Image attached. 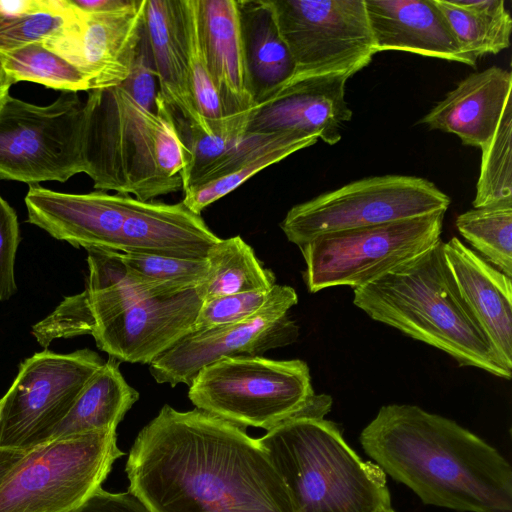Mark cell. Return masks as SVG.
<instances>
[{
  "mask_svg": "<svg viewBox=\"0 0 512 512\" xmlns=\"http://www.w3.org/2000/svg\"><path fill=\"white\" fill-rule=\"evenodd\" d=\"M315 396L305 361L262 356L224 357L208 364L188 391L197 409L266 431L305 412Z\"/></svg>",
  "mask_w": 512,
  "mask_h": 512,
  "instance_id": "obj_6",
  "label": "cell"
},
{
  "mask_svg": "<svg viewBox=\"0 0 512 512\" xmlns=\"http://www.w3.org/2000/svg\"><path fill=\"white\" fill-rule=\"evenodd\" d=\"M512 74L497 66L472 73L437 103L420 123L452 133L467 146L483 148L511 101Z\"/></svg>",
  "mask_w": 512,
  "mask_h": 512,
  "instance_id": "obj_21",
  "label": "cell"
},
{
  "mask_svg": "<svg viewBox=\"0 0 512 512\" xmlns=\"http://www.w3.org/2000/svg\"><path fill=\"white\" fill-rule=\"evenodd\" d=\"M144 31L158 91L167 106L206 133H216L200 114L194 100L178 30L175 0H146Z\"/></svg>",
  "mask_w": 512,
  "mask_h": 512,
  "instance_id": "obj_22",
  "label": "cell"
},
{
  "mask_svg": "<svg viewBox=\"0 0 512 512\" xmlns=\"http://www.w3.org/2000/svg\"><path fill=\"white\" fill-rule=\"evenodd\" d=\"M25 452L26 450L0 448V484Z\"/></svg>",
  "mask_w": 512,
  "mask_h": 512,
  "instance_id": "obj_38",
  "label": "cell"
},
{
  "mask_svg": "<svg viewBox=\"0 0 512 512\" xmlns=\"http://www.w3.org/2000/svg\"><path fill=\"white\" fill-rule=\"evenodd\" d=\"M457 292L487 341L497 364L512 373V283L458 237L443 242Z\"/></svg>",
  "mask_w": 512,
  "mask_h": 512,
  "instance_id": "obj_17",
  "label": "cell"
},
{
  "mask_svg": "<svg viewBox=\"0 0 512 512\" xmlns=\"http://www.w3.org/2000/svg\"><path fill=\"white\" fill-rule=\"evenodd\" d=\"M347 75L293 77L252 110L247 132L278 134L298 132L329 145L341 139V129L351 120L345 99Z\"/></svg>",
  "mask_w": 512,
  "mask_h": 512,
  "instance_id": "obj_15",
  "label": "cell"
},
{
  "mask_svg": "<svg viewBox=\"0 0 512 512\" xmlns=\"http://www.w3.org/2000/svg\"><path fill=\"white\" fill-rule=\"evenodd\" d=\"M456 227L476 253L511 278L512 203L468 210L458 215Z\"/></svg>",
  "mask_w": 512,
  "mask_h": 512,
  "instance_id": "obj_29",
  "label": "cell"
},
{
  "mask_svg": "<svg viewBox=\"0 0 512 512\" xmlns=\"http://www.w3.org/2000/svg\"><path fill=\"white\" fill-rule=\"evenodd\" d=\"M273 288L274 286L267 291H250L203 301L192 332L233 324L253 317L267 304Z\"/></svg>",
  "mask_w": 512,
  "mask_h": 512,
  "instance_id": "obj_33",
  "label": "cell"
},
{
  "mask_svg": "<svg viewBox=\"0 0 512 512\" xmlns=\"http://www.w3.org/2000/svg\"><path fill=\"white\" fill-rule=\"evenodd\" d=\"M82 154L97 190L152 201L183 188L188 155L159 92L154 113L122 85L88 91Z\"/></svg>",
  "mask_w": 512,
  "mask_h": 512,
  "instance_id": "obj_3",
  "label": "cell"
},
{
  "mask_svg": "<svg viewBox=\"0 0 512 512\" xmlns=\"http://www.w3.org/2000/svg\"><path fill=\"white\" fill-rule=\"evenodd\" d=\"M157 76L152 56L143 31L131 71L121 84L130 96L145 109L156 113Z\"/></svg>",
  "mask_w": 512,
  "mask_h": 512,
  "instance_id": "obj_35",
  "label": "cell"
},
{
  "mask_svg": "<svg viewBox=\"0 0 512 512\" xmlns=\"http://www.w3.org/2000/svg\"><path fill=\"white\" fill-rule=\"evenodd\" d=\"M13 84L6 76L1 63H0V106L4 102V100L7 98L10 91V88Z\"/></svg>",
  "mask_w": 512,
  "mask_h": 512,
  "instance_id": "obj_39",
  "label": "cell"
},
{
  "mask_svg": "<svg viewBox=\"0 0 512 512\" xmlns=\"http://www.w3.org/2000/svg\"><path fill=\"white\" fill-rule=\"evenodd\" d=\"M332 398L316 394L302 414L267 431L259 442L285 483L294 512H373L391 504L386 474L363 460L334 422Z\"/></svg>",
  "mask_w": 512,
  "mask_h": 512,
  "instance_id": "obj_4",
  "label": "cell"
},
{
  "mask_svg": "<svg viewBox=\"0 0 512 512\" xmlns=\"http://www.w3.org/2000/svg\"><path fill=\"white\" fill-rule=\"evenodd\" d=\"M317 141L318 139L314 136L297 132L289 133L234 170L203 184L183 189L182 202L192 212L200 215L209 205L234 191L258 172L301 149L314 145Z\"/></svg>",
  "mask_w": 512,
  "mask_h": 512,
  "instance_id": "obj_30",
  "label": "cell"
},
{
  "mask_svg": "<svg viewBox=\"0 0 512 512\" xmlns=\"http://www.w3.org/2000/svg\"><path fill=\"white\" fill-rule=\"evenodd\" d=\"M268 3L293 58V77H351L369 65L377 53L364 0Z\"/></svg>",
  "mask_w": 512,
  "mask_h": 512,
  "instance_id": "obj_11",
  "label": "cell"
},
{
  "mask_svg": "<svg viewBox=\"0 0 512 512\" xmlns=\"http://www.w3.org/2000/svg\"><path fill=\"white\" fill-rule=\"evenodd\" d=\"M298 302L294 288L275 284L267 304L241 322L191 332L149 364L157 383L191 385L198 372L224 357L262 356L295 342L299 327L288 316Z\"/></svg>",
  "mask_w": 512,
  "mask_h": 512,
  "instance_id": "obj_13",
  "label": "cell"
},
{
  "mask_svg": "<svg viewBox=\"0 0 512 512\" xmlns=\"http://www.w3.org/2000/svg\"><path fill=\"white\" fill-rule=\"evenodd\" d=\"M450 198L427 179L363 178L293 206L280 227L297 247L328 233L446 212Z\"/></svg>",
  "mask_w": 512,
  "mask_h": 512,
  "instance_id": "obj_10",
  "label": "cell"
},
{
  "mask_svg": "<svg viewBox=\"0 0 512 512\" xmlns=\"http://www.w3.org/2000/svg\"><path fill=\"white\" fill-rule=\"evenodd\" d=\"M73 512H151L131 491L112 493L102 487Z\"/></svg>",
  "mask_w": 512,
  "mask_h": 512,
  "instance_id": "obj_36",
  "label": "cell"
},
{
  "mask_svg": "<svg viewBox=\"0 0 512 512\" xmlns=\"http://www.w3.org/2000/svg\"><path fill=\"white\" fill-rule=\"evenodd\" d=\"M125 471L151 512H294L259 440L197 408L164 405L135 438Z\"/></svg>",
  "mask_w": 512,
  "mask_h": 512,
  "instance_id": "obj_1",
  "label": "cell"
},
{
  "mask_svg": "<svg viewBox=\"0 0 512 512\" xmlns=\"http://www.w3.org/2000/svg\"><path fill=\"white\" fill-rule=\"evenodd\" d=\"M208 274L196 286L203 301L245 293L267 291L276 284L272 270L264 268L253 249L240 237L220 239L207 256Z\"/></svg>",
  "mask_w": 512,
  "mask_h": 512,
  "instance_id": "obj_26",
  "label": "cell"
},
{
  "mask_svg": "<svg viewBox=\"0 0 512 512\" xmlns=\"http://www.w3.org/2000/svg\"><path fill=\"white\" fill-rule=\"evenodd\" d=\"M480 173L473 207L512 203V103L506 105L496 131L481 148Z\"/></svg>",
  "mask_w": 512,
  "mask_h": 512,
  "instance_id": "obj_31",
  "label": "cell"
},
{
  "mask_svg": "<svg viewBox=\"0 0 512 512\" xmlns=\"http://www.w3.org/2000/svg\"><path fill=\"white\" fill-rule=\"evenodd\" d=\"M462 51L474 61L510 45L512 18L503 0H434Z\"/></svg>",
  "mask_w": 512,
  "mask_h": 512,
  "instance_id": "obj_25",
  "label": "cell"
},
{
  "mask_svg": "<svg viewBox=\"0 0 512 512\" xmlns=\"http://www.w3.org/2000/svg\"><path fill=\"white\" fill-rule=\"evenodd\" d=\"M145 3L131 0L106 13L78 10V68L88 80L89 91L121 85L128 77L144 31Z\"/></svg>",
  "mask_w": 512,
  "mask_h": 512,
  "instance_id": "obj_20",
  "label": "cell"
},
{
  "mask_svg": "<svg viewBox=\"0 0 512 512\" xmlns=\"http://www.w3.org/2000/svg\"><path fill=\"white\" fill-rule=\"evenodd\" d=\"M373 512H396V511L392 508V505L389 504V505L380 506L377 509H375Z\"/></svg>",
  "mask_w": 512,
  "mask_h": 512,
  "instance_id": "obj_40",
  "label": "cell"
},
{
  "mask_svg": "<svg viewBox=\"0 0 512 512\" xmlns=\"http://www.w3.org/2000/svg\"><path fill=\"white\" fill-rule=\"evenodd\" d=\"M104 362L88 348L67 354L44 349L22 361L0 398V448L41 444Z\"/></svg>",
  "mask_w": 512,
  "mask_h": 512,
  "instance_id": "obj_12",
  "label": "cell"
},
{
  "mask_svg": "<svg viewBox=\"0 0 512 512\" xmlns=\"http://www.w3.org/2000/svg\"><path fill=\"white\" fill-rule=\"evenodd\" d=\"M202 47L225 118L248 125L255 106L249 89L237 0H195Z\"/></svg>",
  "mask_w": 512,
  "mask_h": 512,
  "instance_id": "obj_18",
  "label": "cell"
},
{
  "mask_svg": "<svg viewBox=\"0 0 512 512\" xmlns=\"http://www.w3.org/2000/svg\"><path fill=\"white\" fill-rule=\"evenodd\" d=\"M240 34L254 103L259 104L295 73L268 0H237Z\"/></svg>",
  "mask_w": 512,
  "mask_h": 512,
  "instance_id": "obj_23",
  "label": "cell"
},
{
  "mask_svg": "<svg viewBox=\"0 0 512 512\" xmlns=\"http://www.w3.org/2000/svg\"><path fill=\"white\" fill-rule=\"evenodd\" d=\"M123 260L138 279L170 293L195 288L205 280L208 274L206 259L123 253Z\"/></svg>",
  "mask_w": 512,
  "mask_h": 512,
  "instance_id": "obj_32",
  "label": "cell"
},
{
  "mask_svg": "<svg viewBox=\"0 0 512 512\" xmlns=\"http://www.w3.org/2000/svg\"><path fill=\"white\" fill-rule=\"evenodd\" d=\"M202 303L196 287L144 298L102 324L91 336L109 357L150 364L192 332Z\"/></svg>",
  "mask_w": 512,
  "mask_h": 512,
  "instance_id": "obj_14",
  "label": "cell"
},
{
  "mask_svg": "<svg viewBox=\"0 0 512 512\" xmlns=\"http://www.w3.org/2000/svg\"><path fill=\"white\" fill-rule=\"evenodd\" d=\"M124 453L116 430L74 435L26 450L0 484V512H73Z\"/></svg>",
  "mask_w": 512,
  "mask_h": 512,
  "instance_id": "obj_7",
  "label": "cell"
},
{
  "mask_svg": "<svg viewBox=\"0 0 512 512\" xmlns=\"http://www.w3.org/2000/svg\"><path fill=\"white\" fill-rule=\"evenodd\" d=\"M131 0H69L70 4L83 13H106L127 6Z\"/></svg>",
  "mask_w": 512,
  "mask_h": 512,
  "instance_id": "obj_37",
  "label": "cell"
},
{
  "mask_svg": "<svg viewBox=\"0 0 512 512\" xmlns=\"http://www.w3.org/2000/svg\"><path fill=\"white\" fill-rule=\"evenodd\" d=\"M175 8L195 103L210 128L214 132L221 131L226 122L225 112L208 72L195 0H175Z\"/></svg>",
  "mask_w": 512,
  "mask_h": 512,
  "instance_id": "obj_28",
  "label": "cell"
},
{
  "mask_svg": "<svg viewBox=\"0 0 512 512\" xmlns=\"http://www.w3.org/2000/svg\"><path fill=\"white\" fill-rule=\"evenodd\" d=\"M119 363L113 357L104 362L88 381L66 416L47 434L41 444L74 435L117 429L126 413L139 399L138 391L121 374Z\"/></svg>",
  "mask_w": 512,
  "mask_h": 512,
  "instance_id": "obj_24",
  "label": "cell"
},
{
  "mask_svg": "<svg viewBox=\"0 0 512 512\" xmlns=\"http://www.w3.org/2000/svg\"><path fill=\"white\" fill-rule=\"evenodd\" d=\"M443 241L375 281L353 289V304L371 319L436 349L459 366L511 379L463 304L443 256Z\"/></svg>",
  "mask_w": 512,
  "mask_h": 512,
  "instance_id": "obj_5",
  "label": "cell"
},
{
  "mask_svg": "<svg viewBox=\"0 0 512 512\" xmlns=\"http://www.w3.org/2000/svg\"><path fill=\"white\" fill-rule=\"evenodd\" d=\"M436 212L386 224L320 235L298 247L310 293L367 285L440 242L444 215Z\"/></svg>",
  "mask_w": 512,
  "mask_h": 512,
  "instance_id": "obj_8",
  "label": "cell"
},
{
  "mask_svg": "<svg viewBox=\"0 0 512 512\" xmlns=\"http://www.w3.org/2000/svg\"><path fill=\"white\" fill-rule=\"evenodd\" d=\"M378 52L406 51L475 66L434 0H364Z\"/></svg>",
  "mask_w": 512,
  "mask_h": 512,
  "instance_id": "obj_19",
  "label": "cell"
},
{
  "mask_svg": "<svg viewBox=\"0 0 512 512\" xmlns=\"http://www.w3.org/2000/svg\"><path fill=\"white\" fill-rule=\"evenodd\" d=\"M20 240L17 214L0 195V301L17 292L15 260Z\"/></svg>",
  "mask_w": 512,
  "mask_h": 512,
  "instance_id": "obj_34",
  "label": "cell"
},
{
  "mask_svg": "<svg viewBox=\"0 0 512 512\" xmlns=\"http://www.w3.org/2000/svg\"><path fill=\"white\" fill-rule=\"evenodd\" d=\"M83 122L76 92L46 106L8 95L0 106V180L33 185L84 173Z\"/></svg>",
  "mask_w": 512,
  "mask_h": 512,
  "instance_id": "obj_9",
  "label": "cell"
},
{
  "mask_svg": "<svg viewBox=\"0 0 512 512\" xmlns=\"http://www.w3.org/2000/svg\"><path fill=\"white\" fill-rule=\"evenodd\" d=\"M0 63L12 84L27 81L62 92L89 91L86 76L41 43L0 50Z\"/></svg>",
  "mask_w": 512,
  "mask_h": 512,
  "instance_id": "obj_27",
  "label": "cell"
},
{
  "mask_svg": "<svg viewBox=\"0 0 512 512\" xmlns=\"http://www.w3.org/2000/svg\"><path fill=\"white\" fill-rule=\"evenodd\" d=\"M365 453L423 503L461 512H512V468L482 438L411 404L382 406L361 431Z\"/></svg>",
  "mask_w": 512,
  "mask_h": 512,
  "instance_id": "obj_2",
  "label": "cell"
},
{
  "mask_svg": "<svg viewBox=\"0 0 512 512\" xmlns=\"http://www.w3.org/2000/svg\"><path fill=\"white\" fill-rule=\"evenodd\" d=\"M129 195L95 191L58 192L29 185L24 198L27 222L73 247L120 252Z\"/></svg>",
  "mask_w": 512,
  "mask_h": 512,
  "instance_id": "obj_16",
  "label": "cell"
}]
</instances>
